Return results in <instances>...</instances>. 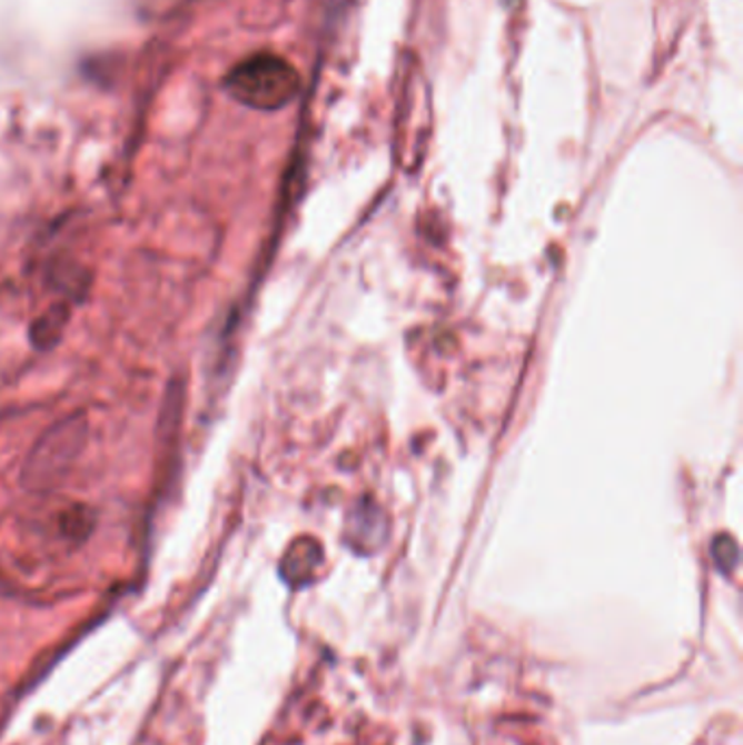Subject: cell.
I'll return each instance as SVG.
<instances>
[{
    "label": "cell",
    "mask_w": 743,
    "mask_h": 745,
    "mask_svg": "<svg viewBox=\"0 0 743 745\" xmlns=\"http://www.w3.org/2000/svg\"><path fill=\"white\" fill-rule=\"evenodd\" d=\"M225 88L242 106L273 111L295 101L301 77L284 57L260 53L240 61L227 74Z\"/></svg>",
    "instance_id": "1"
},
{
    "label": "cell",
    "mask_w": 743,
    "mask_h": 745,
    "mask_svg": "<svg viewBox=\"0 0 743 745\" xmlns=\"http://www.w3.org/2000/svg\"><path fill=\"white\" fill-rule=\"evenodd\" d=\"M83 447V426H75L72 419L53 427L36 447L29 458L24 479L31 486H47L70 467L79 449Z\"/></svg>",
    "instance_id": "2"
},
{
    "label": "cell",
    "mask_w": 743,
    "mask_h": 745,
    "mask_svg": "<svg viewBox=\"0 0 743 745\" xmlns=\"http://www.w3.org/2000/svg\"><path fill=\"white\" fill-rule=\"evenodd\" d=\"M66 319H68V315L61 312V310H55L53 308L51 312H47L42 319L36 322V327L31 331L33 342L38 347H51L55 340H57V336H59V331H61Z\"/></svg>",
    "instance_id": "3"
}]
</instances>
